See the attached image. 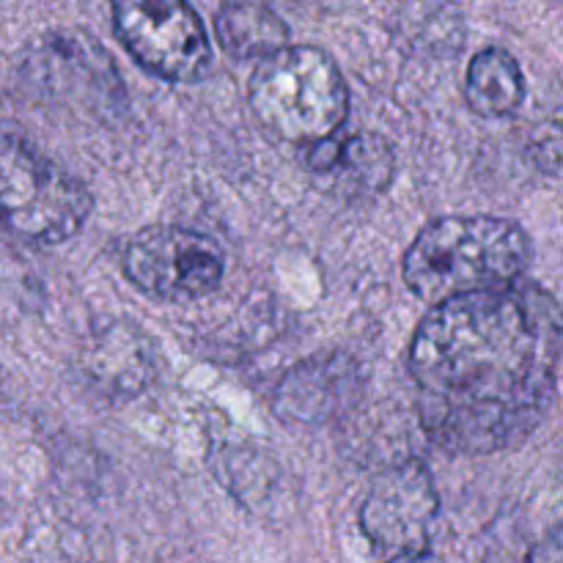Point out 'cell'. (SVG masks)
<instances>
[{
  "instance_id": "obj_1",
  "label": "cell",
  "mask_w": 563,
  "mask_h": 563,
  "mask_svg": "<svg viewBox=\"0 0 563 563\" xmlns=\"http://www.w3.org/2000/svg\"><path fill=\"white\" fill-rule=\"evenodd\" d=\"M561 352L559 300L539 286L440 302L421 319L407 357L423 432L451 454L515 449L555 405Z\"/></svg>"
},
{
  "instance_id": "obj_2",
  "label": "cell",
  "mask_w": 563,
  "mask_h": 563,
  "mask_svg": "<svg viewBox=\"0 0 563 563\" xmlns=\"http://www.w3.org/2000/svg\"><path fill=\"white\" fill-rule=\"evenodd\" d=\"M531 264L526 229L495 214H451L421 229L405 253L401 275L427 306L506 289Z\"/></svg>"
},
{
  "instance_id": "obj_3",
  "label": "cell",
  "mask_w": 563,
  "mask_h": 563,
  "mask_svg": "<svg viewBox=\"0 0 563 563\" xmlns=\"http://www.w3.org/2000/svg\"><path fill=\"white\" fill-rule=\"evenodd\" d=\"M247 99L269 135L300 148L339 135L350 113L339 64L311 44H289L258 60Z\"/></svg>"
},
{
  "instance_id": "obj_4",
  "label": "cell",
  "mask_w": 563,
  "mask_h": 563,
  "mask_svg": "<svg viewBox=\"0 0 563 563\" xmlns=\"http://www.w3.org/2000/svg\"><path fill=\"white\" fill-rule=\"evenodd\" d=\"M91 207L80 179L22 137L0 132V240L58 245L82 229Z\"/></svg>"
},
{
  "instance_id": "obj_5",
  "label": "cell",
  "mask_w": 563,
  "mask_h": 563,
  "mask_svg": "<svg viewBox=\"0 0 563 563\" xmlns=\"http://www.w3.org/2000/svg\"><path fill=\"white\" fill-rule=\"evenodd\" d=\"M121 269L143 295L185 306L218 289L225 256L209 234L159 223L146 225L126 240Z\"/></svg>"
},
{
  "instance_id": "obj_6",
  "label": "cell",
  "mask_w": 563,
  "mask_h": 563,
  "mask_svg": "<svg viewBox=\"0 0 563 563\" xmlns=\"http://www.w3.org/2000/svg\"><path fill=\"white\" fill-rule=\"evenodd\" d=\"M113 31L126 53L168 82H198L212 71V38L187 3H119Z\"/></svg>"
},
{
  "instance_id": "obj_7",
  "label": "cell",
  "mask_w": 563,
  "mask_h": 563,
  "mask_svg": "<svg viewBox=\"0 0 563 563\" xmlns=\"http://www.w3.org/2000/svg\"><path fill=\"white\" fill-rule=\"evenodd\" d=\"M440 495L423 462L410 460L388 467L368 489L361 506V531L390 559L427 550L438 520Z\"/></svg>"
},
{
  "instance_id": "obj_8",
  "label": "cell",
  "mask_w": 563,
  "mask_h": 563,
  "mask_svg": "<svg viewBox=\"0 0 563 563\" xmlns=\"http://www.w3.org/2000/svg\"><path fill=\"white\" fill-rule=\"evenodd\" d=\"M308 174L324 192L344 198H374L385 192L396 174L394 146L379 132L333 135L300 148Z\"/></svg>"
},
{
  "instance_id": "obj_9",
  "label": "cell",
  "mask_w": 563,
  "mask_h": 563,
  "mask_svg": "<svg viewBox=\"0 0 563 563\" xmlns=\"http://www.w3.org/2000/svg\"><path fill=\"white\" fill-rule=\"evenodd\" d=\"M357 383V372L346 357H317V361L297 366L284 379L278 390V407L289 421L317 423L330 412L344 407V396L352 394Z\"/></svg>"
},
{
  "instance_id": "obj_10",
  "label": "cell",
  "mask_w": 563,
  "mask_h": 563,
  "mask_svg": "<svg viewBox=\"0 0 563 563\" xmlns=\"http://www.w3.org/2000/svg\"><path fill=\"white\" fill-rule=\"evenodd\" d=\"M465 97L484 119H509L526 102V75L509 49L487 47L473 55L465 77Z\"/></svg>"
},
{
  "instance_id": "obj_11",
  "label": "cell",
  "mask_w": 563,
  "mask_h": 563,
  "mask_svg": "<svg viewBox=\"0 0 563 563\" xmlns=\"http://www.w3.org/2000/svg\"><path fill=\"white\" fill-rule=\"evenodd\" d=\"M214 36L229 55L240 60H264L289 47V27L269 5L229 3L214 16Z\"/></svg>"
},
{
  "instance_id": "obj_12",
  "label": "cell",
  "mask_w": 563,
  "mask_h": 563,
  "mask_svg": "<svg viewBox=\"0 0 563 563\" xmlns=\"http://www.w3.org/2000/svg\"><path fill=\"white\" fill-rule=\"evenodd\" d=\"M528 563H561V533L550 531V537L533 548Z\"/></svg>"
},
{
  "instance_id": "obj_13",
  "label": "cell",
  "mask_w": 563,
  "mask_h": 563,
  "mask_svg": "<svg viewBox=\"0 0 563 563\" xmlns=\"http://www.w3.org/2000/svg\"><path fill=\"white\" fill-rule=\"evenodd\" d=\"M388 563H445V561L438 559V555H434V553H429V550H421V553L396 555V559H390Z\"/></svg>"
}]
</instances>
